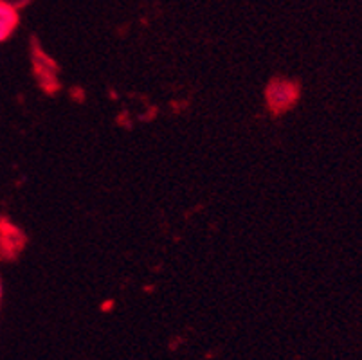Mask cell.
<instances>
[{
  "mask_svg": "<svg viewBox=\"0 0 362 360\" xmlns=\"http://www.w3.org/2000/svg\"><path fill=\"white\" fill-rule=\"evenodd\" d=\"M0 305H2V281H0Z\"/></svg>",
  "mask_w": 362,
  "mask_h": 360,
  "instance_id": "cell-4",
  "label": "cell"
},
{
  "mask_svg": "<svg viewBox=\"0 0 362 360\" xmlns=\"http://www.w3.org/2000/svg\"><path fill=\"white\" fill-rule=\"evenodd\" d=\"M299 99V85L291 79H272L267 85L265 101L272 114H283L291 110Z\"/></svg>",
  "mask_w": 362,
  "mask_h": 360,
  "instance_id": "cell-1",
  "label": "cell"
},
{
  "mask_svg": "<svg viewBox=\"0 0 362 360\" xmlns=\"http://www.w3.org/2000/svg\"><path fill=\"white\" fill-rule=\"evenodd\" d=\"M18 25V11L6 0H0V42L8 40Z\"/></svg>",
  "mask_w": 362,
  "mask_h": 360,
  "instance_id": "cell-2",
  "label": "cell"
},
{
  "mask_svg": "<svg viewBox=\"0 0 362 360\" xmlns=\"http://www.w3.org/2000/svg\"><path fill=\"white\" fill-rule=\"evenodd\" d=\"M35 72L38 76L40 81H54L56 79V67H54V62H52L49 56H45L44 52L38 49L36 51V58H35Z\"/></svg>",
  "mask_w": 362,
  "mask_h": 360,
  "instance_id": "cell-3",
  "label": "cell"
}]
</instances>
